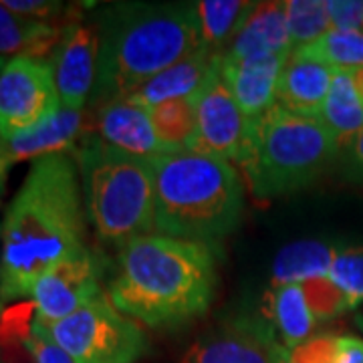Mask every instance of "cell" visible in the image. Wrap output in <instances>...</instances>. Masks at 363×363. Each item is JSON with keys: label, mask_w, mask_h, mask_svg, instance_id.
<instances>
[{"label": "cell", "mask_w": 363, "mask_h": 363, "mask_svg": "<svg viewBox=\"0 0 363 363\" xmlns=\"http://www.w3.org/2000/svg\"><path fill=\"white\" fill-rule=\"evenodd\" d=\"M87 210L75 157L33 162L2 218L0 303H18L52 267L85 250Z\"/></svg>", "instance_id": "obj_1"}, {"label": "cell", "mask_w": 363, "mask_h": 363, "mask_svg": "<svg viewBox=\"0 0 363 363\" xmlns=\"http://www.w3.org/2000/svg\"><path fill=\"white\" fill-rule=\"evenodd\" d=\"M214 285L216 269L210 247L145 234L119 250L107 298L133 321L169 327L206 313Z\"/></svg>", "instance_id": "obj_2"}, {"label": "cell", "mask_w": 363, "mask_h": 363, "mask_svg": "<svg viewBox=\"0 0 363 363\" xmlns=\"http://www.w3.org/2000/svg\"><path fill=\"white\" fill-rule=\"evenodd\" d=\"M93 107L125 99L202 47L196 2H116L101 11Z\"/></svg>", "instance_id": "obj_3"}, {"label": "cell", "mask_w": 363, "mask_h": 363, "mask_svg": "<svg viewBox=\"0 0 363 363\" xmlns=\"http://www.w3.org/2000/svg\"><path fill=\"white\" fill-rule=\"evenodd\" d=\"M156 178L154 224L162 236L212 245L238 226L245 184L230 162L194 150L152 160Z\"/></svg>", "instance_id": "obj_4"}, {"label": "cell", "mask_w": 363, "mask_h": 363, "mask_svg": "<svg viewBox=\"0 0 363 363\" xmlns=\"http://www.w3.org/2000/svg\"><path fill=\"white\" fill-rule=\"evenodd\" d=\"M77 162L87 220L97 238L125 247L156 230V178L152 160L121 152L95 131L73 152Z\"/></svg>", "instance_id": "obj_5"}, {"label": "cell", "mask_w": 363, "mask_h": 363, "mask_svg": "<svg viewBox=\"0 0 363 363\" xmlns=\"http://www.w3.org/2000/svg\"><path fill=\"white\" fill-rule=\"evenodd\" d=\"M337 138L319 117L279 105L250 121L240 166L255 198L271 200L311 186L339 157Z\"/></svg>", "instance_id": "obj_6"}, {"label": "cell", "mask_w": 363, "mask_h": 363, "mask_svg": "<svg viewBox=\"0 0 363 363\" xmlns=\"http://www.w3.org/2000/svg\"><path fill=\"white\" fill-rule=\"evenodd\" d=\"M43 327L73 363H135L147 351L140 325L117 311L104 295L65 319Z\"/></svg>", "instance_id": "obj_7"}, {"label": "cell", "mask_w": 363, "mask_h": 363, "mask_svg": "<svg viewBox=\"0 0 363 363\" xmlns=\"http://www.w3.org/2000/svg\"><path fill=\"white\" fill-rule=\"evenodd\" d=\"M49 61L16 57L0 71V142L39 130L61 111Z\"/></svg>", "instance_id": "obj_8"}, {"label": "cell", "mask_w": 363, "mask_h": 363, "mask_svg": "<svg viewBox=\"0 0 363 363\" xmlns=\"http://www.w3.org/2000/svg\"><path fill=\"white\" fill-rule=\"evenodd\" d=\"M218 65L196 93V133L190 150L240 166L247 150L250 119L240 111L233 93L224 85Z\"/></svg>", "instance_id": "obj_9"}, {"label": "cell", "mask_w": 363, "mask_h": 363, "mask_svg": "<svg viewBox=\"0 0 363 363\" xmlns=\"http://www.w3.org/2000/svg\"><path fill=\"white\" fill-rule=\"evenodd\" d=\"M99 277V259L87 248L77 257L52 267L35 283L28 295L35 317L43 325H51L87 307L104 295Z\"/></svg>", "instance_id": "obj_10"}, {"label": "cell", "mask_w": 363, "mask_h": 363, "mask_svg": "<svg viewBox=\"0 0 363 363\" xmlns=\"http://www.w3.org/2000/svg\"><path fill=\"white\" fill-rule=\"evenodd\" d=\"M279 345L264 315H238L202 333L182 363H271Z\"/></svg>", "instance_id": "obj_11"}, {"label": "cell", "mask_w": 363, "mask_h": 363, "mask_svg": "<svg viewBox=\"0 0 363 363\" xmlns=\"http://www.w3.org/2000/svg\"><path fill=\"white\" fill-rule=\"evenodd\" d=\"M55 85L61 105L71 111H83L95 89L99 63V30L97 25L73 23L63 28V37L52 51Z\"/></svg>", "instance_id": "obj_12"}, {"label": "cell", "mask_w": 363, "mask_h": 363, "mask_svg": "<svg viewBox=\"0 0 363 363\" xmlns=\"http://www.w3.org/2000/svg\"><path fill=\"white\" fill-rule=\"evenodd\" d=\"M93 111L91 130H95L105 143L145 160L172 154L156 133L150 113L130 99H113L97 105Z\"/></svg>", "instance_id": "obj_13"}, {"label": "cell", "mask_w": 363, "mask_h": 363, "mask_svg": "<svg viewBox=\"0 0 363 363\" xmlns=\"http://www.w3.org/2000/svg\"><path fill=\"white\" fill-rule=\"evenodd\" d=\"M289 55H260L250 59H222L220 77L240 111L252 121L262 117L277 99V87Z\"/></svg>", "instance_id": "obj_14"}, {"label": "cell", "mask_w": 363, "mask_h": 363, "mask_svg": "<svg viewBox=\"0 0 363 363\" xmlns=\"http://www.w3.org/2000/svg\"><path fill=\"white\" fill-rule=\"evenodd\" d=\"M91 131L93 130L89 117L83 111H71L61 107V111L51 121L40 125L39 130L4 143L0 164L11 169V166L21 162H37L43 157L75 152Z\"/></svg>", "instance_id": "obj_15"}, {"label": "cell", "mask_w": 363, "mask_h": 363, "mask_svg": "<svg viewBox=\"0 0 363 363\" xmlns=\"http://www.w3.org/2000/svg\"><path fill=\"white\" fill-rule=\"evenodd\" d=\"M293 43L286 26L285 2H255L222 59H250L260 55H291Z\"/></svg>", "instance_id": "obj_16"}, {"label": "cell", "mask_w": 363, "mask_h": 363, "mask_svg": "<svg viewBox=\"0 0 363 363\" xmlns=\"http://www.w3.org/2000/svg\"><path fill=\"white\" fill-rule=\"evenodd\" d=\"M218 59L220 55H214L204 47H200L198 51L190 52L176 65L168 67L160 75L143 83L140 89L133 91L125 99L150 111L166 101L192 97L204 85V81L214 71V67L218 65Z\"/></svg>", "instance_id": "obj_17"}, {"label": "cell", "mask_w": 363, "mask_h": 363, "mask_svg": "<svg viewBox=\"0 0 363 363\" xmlns=\"http://www.w3.org/2000/svg\"><path fill=\"white\" fill-rule=\"evenodd\" d=\"M335 69L291 52L279 79L274 105L298 116L319 117Z\"/></svg>", "instance_id": "obj_18"}, {"label": "cell", "mask_w": 363, "mask_h": 363, "mask_svg": "<svg viewBox=\"0 0 363 363\" xmlns=\"http://www.w3.org/2000/svg\"><path fill=\"white\" fill-rule=\"evenodd\" d=\"M264 317L281 335L286 350H295L313 337L317 325L298 283L271 285L264 298Z\"/></svg>", "instance_id": "obj_19"}, {"label": "cell", "mask_w": 363, "mask_h": 363, "mask_svg": "<svg viewBox=\"0 0 363 363\" xmlns=\"http://www.w3.org/2000/svg\"><path fill=\"white\" fill-rule=\"evenodd\" d=\"M63 28L18 16L0 2V57L13 55L14 59L28 57L49 61L63 37Z\"/></svg>", "instance_id": "obj_20"}, {"label": "cell", "mask_w": 363, "mask_h": 363, "mask_svg": "<svg viewBox=\"0 0 363 363\" xmlns=\"http://www.w3.org/2000/svg\"><path fill=\"white\" fill-rule=\"evenodd\" d=\"M319 119L337 138L339 145L363 130V95L355 85L353 71L335 69Z\"/></svg>", "instance_id": "obj_21"}, {"label": "cell", "mask_w": 363, "mask_h": 363, "mask_svg": "<svg viewBox=\"0 0 363 363\" xmlns=\"http://www.w3.org/2000/svg\"><path fill=\"white\" fill-rule=\"evenodd\" d=\"M339 245L325 240H297L286 245L272 262V285L303 283L315 277H327Z\"/></svg>", "instance_id": "obj_22"}, {"label": "cell", "mask_w": 363, "mask_h": 363, "mask_svg": "<svg viewBox=\"0 0 363 363\" xmlns=\"http://www.w3.org/2000/svg\"><path fill=\"white\" fill-rule=\"evenodd\" d=\"M255 2L242 0H200L196 2L198 23H200V40L202 47L214 55H220L238 28L247 21Z\"/></svg>", "instance_id": "obj_23"}, {"label": "cell", "mask_w": 363, "mask_h": 363, "mask_svg": "<svg viewBox=\"0 0 363 363\" xmlns=\"http://www.w3.org/2000/svg\"><path fill=\"white\" fill-rule=\"evenodd\" d=\"M160 140L172 152L190 150L196 133V95L174 99L147 111Z\"/></svg>", "instance_id": "obj_24"}, {"label": "cell", "mask_w": 363, "mask_h": 363, "mask_svg": "<svg viewBox=\"0 0 363 363\" xmlns=\"http://www.w3.org/2000/svg\"><path fill=\"white\" fill-rule=\"evenodd\" d=\"M293 52L331 69L359 71L363 69V30H355V33L329 30L319 40Z\"/></svg>", "instance_id": "obj_25"}, {"label": "cell", "mask_w": 363, "mask_h": 363, "mask_svg": "<svg viewBox=\"0 0 363 363\" xmlns=\"http://www.w3.org/2000/svg\"><path fill=\"white\" fill-rule=\"evenodd\" d=\"M285 9L293 51L311 45L331 30L323 0H286Z\"/></svg>", "instance_id": "obj_26"}, {"label": "cell", "mask_w": 363, "mask_h": 363, "mask_svg": "<svg viewBox=\"0 0 363 363\" xmlns=\"http://www.w3.org/2000/svg\"><path fill=\"white\" fill-rule=\"evenodd\" d=\"M298 285H301L303 293H305L307 305H309V309H311L317 323L353 309L347 295L329 277L307 279V281H303Z\"/></svg>", "instance_id": "obj_27"}, {"label": "cell", "mask_w": 363, "mask_h": 363, "mask_svg": "<svg viewBox=\"0 0 363 363\" xmlns=\"http://www.w3.org/2000/svg\"><path fill=\"white\" fill-rule=\"evenodd\" d=\"M327 277L347 295L353 309L359 307L363 303V245L339 248Z\"/></svg>", "instance_id": "obj_28"}, {"label": "cell", "mask_w": 363, "mask_h": 363, "mask_svg": "<svg viewBox=\"0 0 363 363\" xmlns=\"http://www.w3.org/2000/svg\"><path fill=\"white\" fill-rule=\"evenodd\" d=\"M339 351V335L321 333L291 350V363H335Z\"/></svg>", "instance_id": "obj_29"}, {"label": "cell", "mask_w": 363, "mask_h": 363, "mask_svg": "<svg viewBox=\"0 0 363 363\" xmlns=\"http://www.w3.org/2000/svg\"><path fill=\"white\" fill-rule=\"evenodd\" d=\"M331 30L355 33L363 28L362 0H325Z\"/></svg>", "instance_id": "obj_30"}, {"label": "cell", "mask_w": 363, "mask_h": 363, "mask_svg": "<svg viewBox=\"0 0 363 363\" xmlns=\"http://www.w3.org/2000/svg\"><path fill=\"white\" fill-rule=\"evenodd\" d=\"M2 4L18 16L51 23L65 11V4L59 0H2Z\"/></svg>", "instance_id": "obj_31"}, {"label": "cell", "mask_w": 363, "mask_h": 363, "mask_svg": "<svg viewBox=\"0 0 363 363\" xmlns=\"http://www.w3.org/2000/svg\"><path fill=\"white\" fill-rule=\"evenodd\" d=\"M337 160L343 178L363 188V130L341 145Z\"/></svg>", "instance_id": "obj_32"}, {"label": "cell", "mask_w": 363, "mask_h": 363, "mask_svg": "<svg viewBox=\"0 0 363 363\" xmlns=\"http://www.w3.org/2000/svg\"><path fill=\"white\" fill-rule=\"evenodd\" d=\"M335 363H363V339L355 335H339Z\"/></svg>", "instance_id": "obj_33"}, {"label": "cell", "mask_w": 363, "mask_h": 363, "mask_svg": "<svg viewBox=\"0 0 363 363\" xmlns=\"http://www.w3.org/2000/svg\"><path fill=\"white\" fill-rule=\"evenodd\" d=\"M271 363H291V350H286L285 345L281 343V345L277 347V351H274Z\"/></svg>", "instance_id": "obj_34"}, {"label": "cell", "mask_w": 363, "mask_h": 363, "mask_svg": "<svg viewBox=\"0 0 363 363\" xmlns=\"http://www.w3.org/2000/svg\"><path fill=\"white\" fill-rule=\"evenodd\" d=\"M353 79H355V85H357L359 93L363 95V69H359V71H353Z\"/></svg>", "instance_id": "obj_35"}, {"label": "cell", "mask_w": 363, "mask_h": 363, "mask_svg": "<svg viewBox=\"0 0 363 363\" xmlns=\"http://www.w3.org/2000/svg\"><path fill=\"white\" fill-rule=\"evenodd\" d=\"M0 274H2V218H0ZM4 311V305L0 303V313Z\"/></svg>", "instance_id": "obj_36"}, {"label": "cell", "mask_w": 363, "mask_h": 363, "mask_svg": "<svg viewBox=\"0 0 363 363\" xmlns=\"http://www.w3.org/2000/svg\"><path fill=\"white\" fill-rule=\"evenodd\" d=\"M6 172H9V169L0 164V190H2V184H4V176H6Z\"/></svg>", "instance_id": "obj_37"}, {"label": "cell", "mask_w": 363, "mask_h": 363, "mask_svg": "<svg viewBox=\"0 0 363 363\" xmlns=\"http://www.w3.org/2000/svg\"><path fill=\"white\" fill-rule=\"evenodd\" d=\"M355 323H357V327L362 329V333H363V311L355 315Z\"/></svg>", "instance_id": "obj_38"}, {"label": "cell", "mask_w": 363, "mask_h": 363, "mask_svg": "<svg viewBox=\"0 0 363 363\" xmlns=\"http://www.w3.org/2000/svg\"><path fill=\"white\" fill-rule=\"evenodd\" d=\"M4 65H6V63H4V57H0V71L4 69Z\"/></svg>", "instance_id": "obj_39"}, {"label": "cell", "mask_w": 363, "mask_h": 363, "mask_svg": "<svg viewBox=\"0 0 363 363\" xmlns=\"http://www.w3.org/2000/svg\"><path fill=\"white\" fill-rule=\"evenodd\" d=\"M2 150H4V143L0 142V156H2Z\"/></svg>", "instance_id": "obj_40"}]
</instances>
